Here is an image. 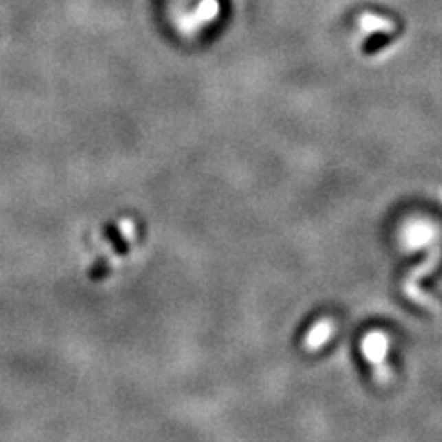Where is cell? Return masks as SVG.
Returning a JSON list of instances; mask_svg holds the SVG:
<instances>
[{"mask_svg":"<svg viewBox=\"0 0 442 442\" xmlns=\"http://www.w3.org/2000/svg\"><path fill=\"white\" fill-rule=\"evenodd\" d=\"M363 354L368 362L373 363L374 371L379 374V379L387 378V367H385V357H387V338L382 332L368 333L363 339Z\"/></svg>","mask_w":442,"mask_h":442,"instance_id":"6da1fadb","label":"cell"},{"mask_svg":"<svg viewBox=\"0 0 442 442\" xmlns=\"http://www.w3.org/2000/svg\"><path fill=\"white\" fill-rule=\"evenodd\" d=\"M104 234H105V240L109 241L111 247H113V251H115L118 256H126V254H129V243H127L126 238L122 236V232L118 230L116 225L113 223L104 225Z\"/></svg>","mask_w":442,"mask_h":442,"instance_id":"7a4b0ae2","label":"cell"},{"mask_svg":"<svg viewBox=\"0 0 442 442\" xmlns=\"http://www.w3.org/2000/svg\"><path fill=\"white\" fill-rule=\"evenodd\" d=\"M390 43V35L385 34V32H374L367 37V39L363 41L362 50L363 54H367V56H373V54H378L379 50H384L385 46Z\"/></svg>","mask_w":442,"mask_h":442,"instance_id":"3957f363","label":"cell"},{"mask_svg":"<svg viewBox=\"0 0 442 442\" xmlns=\"http://www.w3.org/2000/svg\"><path fill=\"white\" fill-rule=\"evenodd\" d=\"M328 333H330V322H319L316 328H313V332L308 335V345L310 346H319L322 345L324 341H327Z\"/></svg>","mask_w":442,"mask_h":442,"instance_id":"277c9868","label":"cell"},{"mask_svg":"<svg viewBox=\"0 0 442 442\" xmlns=\"http://www.w3.org/2000/svg\"><path fill=\"white\" fill-rule=\"evenodd\" d=\"M109 275V264H107V260H96V264L92 265V269L89 271V276H91L92 280H102L105 276Z\"/></svg>","mask_w":442,"mask_h":442,"instance_id":"5b68a950","label":"cell"}]
</instances>
